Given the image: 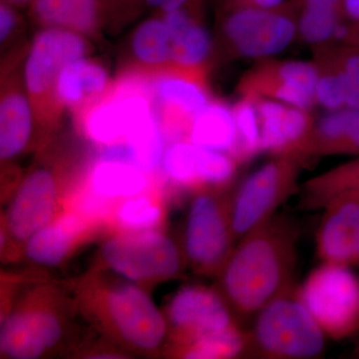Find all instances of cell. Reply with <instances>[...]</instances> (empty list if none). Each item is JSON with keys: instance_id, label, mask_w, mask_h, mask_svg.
Masks as SVG:
<instances>
[{"instance_id": "obj_1", "label": "cell", "mask_w": 359, "mask_h": 359, "mask_svg": "<svg viewBox=\"0 0 359 359\" xmlns=\"http://www.w3.org/2000/svg\"><path fill=\"white\" fill-rule=\"evenodd\" d=\"M297 238L292 221L273 216L241 238L219 271L222 294L238 320L256 318L292 289Z\"/></svg>"}, {"instance_id": "obj_2", "label": "cell", "mask_w": 359, "mask_h": 359, "mask_svg": "<svg viewBox=\"0 0 359 359\" xmlns=\"http://www.w3.org/2000/svg\"><path fill=\"white\" fill-rule=\"evenodd\" d=\"M91 39L65 28H39L27 45L22 78L36 118L39 137L44 142L60 125L65 111L56 100L59 73L67 63L90 55Z\"/></svg>"}, {"instance_id": "obj_3", "label": "cell", "mask_w": 359, "mask_h": 359, "mask_svg": "<svg viewBox=\"0 0 359 359\" xmlns=\"http://www.w3.org/2000/svg\"><path fill=\"white\" fill-rule=\"evenodd\" d=\"M155 114L147 75L122 69L105 96L72 117L80 136L101 148L125 143Z\"/></svg>"}, {"instance_id": "obj_4", "label": "cell", "mask_w": 359, "mask_h": 359, "mask_svg": "<svg viewBox=\"0 0 359 359\" xmlns=\"http://www.w3.org/2000/svg\"><path fill=\"white\" fill-rule=\"evenodd\" d=\"M255 318L248 332L247 355L308 359L325 351V334L294 289L269 302Z\"/></svg>"}, {"instance_id": "obj_5", "label": "cell", "mask_w": 359, "mask_h": 359, "mask_svg": "<svg viewBox=\"0 0 359 359\" xmlns=\"http://www.w3.org/2000/svg\"><path fill=\"white\" fill-rule=\"evenodd\" d=\"M301 301L330 339L359 334V276L353 268L323 263L297 290Z\"/></svg>"}, {"instance_id": "obj_6", "label": "cell", "mask_w": 359, "mask_h": 359, "mask_svg": "<svg viewBox=\"0 0 359 359\" xmlns=\"http://www.w3.org/2000/svg\"><path fill=\"white\" fill-rule=\"evenodd\" d=\"M295 158L278 157L250 174L231 198V223L236 238L259 228L275 216L278 208L294 192Z\"/></svg>"}, {"instance_id": "obj_7", "label": "cell", "mask_w": 359, "mask_h": 359, "mask_svg": "<svg viewBox=\"0 0 359 359\" xmlns=\"http://www.w3.org/2000/svg\"><path fill=\"white\" fill-rule=\"evenodd\" d=\"M237 240L231 223V200L199 192L187 219L185 250L189 261L201 273L221 271Z\"/></svg>"}, {"instance_id": "obj_8", "label": "cell", "mask_w": 359, "mask_h": 359, "mask_svg": "<svg viewBox=\"0 0 359 359\" xmlns=\"http://www.w3.org/2000/svg\"><path fill=\"white\" fill-rule=\"evenodd\" d=\"M102 255L110 269L131 282L168 280L182 268L178 247L158 231L116 235L104 244Z\"/></svg>"}, {"instance_id": "obj_9", "label": "cell", "mask_w": 359, "mask_h": 359, "mask_svg": "<svg viewBox=\"0 0 359 359\" xmlns=\"http://www.w3.org/2000/svg\"><path fill=\"white\" fill-rule=\"evenodd\" d=\"M294 9L287 4L271 11L254 6L223 9L222 29L243 57H271L287 49L297 34Z\"/></svg>"}, {"instance_id": "obj_10", "label": "cell", "mask_w": 359, "mask_h": 359, "mask_svg": "<svg viewBox=\"0 0 359 359\" xmlns=\"http://www.w3.org/2000/svg\"><path fill=\"white\" fill-rule=\"evenodd\" d=\"M147 76L168 144L187 140L194 116L212 100L204 71L171 66Z\"/></svg>"}, {"instance_id": "obj_11", "label": "cell", "mask_w": 359, "mask_h": 359, "mask_svg": "<svg viewBox=\"0 0 359 359\" xmlns=\"http://www.w3.org/2000/svg\"><path fill=\"white\" fill-rule=\"evenodd\" d=\"M26 49L9 53L2 63L0 96V157L15 159L39 136L36 118L22 78Z\"/></svg>"}, {"instance_id": "obj_12", "label": "cell", "mask_w": 359, "mask_h": 359, "mask_svg": "<svg viewBox=\"0 0 359 359\" xmlns=\"http://www.w3.org/2000/svg\"><path fill=\"white\" fill-rule=\"evenodd\" d=\"M237 165L230 155L178 140L168 144L160 173L174 188L204 192L230 185Z\"/></svg>"}, {"instance_id": "obj_13", "label": "cell", "mask_w": 359, "mask_h": 359, "mask_svg": "<svg viewBox=\"0 0 359 359\" xmlns=\"http://www.w3.org/2000/svg\"><path fill=\"white\" fill-rule=\"evenodd\" d=\"M168 316L178 348L241 325L223 294L202 285L179 290L170 302Z\"/></svg>"}, {"instance_id": "obj_14", "label": "cell", "mask_w": 359, "mask_h": 359, "mask_svg": "<svg viewBox=\"0 0 359 359\" xmlns=\"http://www.w3.org/2000/svg\"><path fill=\"white\" fill-rule=\"evenodd\" d=\"M108 318L129 344L152 351L162 344L167 325L150 297L133 285H119L105 295Z\"/></svg>"}, {"instance_id": "obj_15", "label": "cell", "mask_w": 359, "mask_h": 359, "mask_svg": "<svg viewBox=\"0 0 359 359\" xmlns=\"http://www.w3.org/2000/svg\"><path fill=\"white\" fill-rule=\"evenodd\" d=\"M323 209L316 254L323 263L359 266V191L334 197Z\"/></svg>"}, {"instance_id": "obj_16", "label": "cell", "mask_w": 359, "mask_h": 359, "mask_svg": "<svg viewBox=\"0 0 359 359\" xmlns=\"http://www.w3.org/2000/svg\"><path fill=\"white\" fill-rule=\"evenodd\" d=\"M59 182L53 170L35 168L20 184L6 217L11 237L26 241L50 223L58 202Z\"/></svg>"}, {"instance_id": "obj_17", "label": "cell", "mask_w": 359, "mask_h": 359, "mask_svg": "<svg viewBox=\"0 0 359 359\" xmlns=\"http://www.w3.org/2000/svg\"><path fill=\"white\" fill-rule=\"evenodd\" d=\"M155 178L132 163L93 158L79 180V196L107 212L108 203L147 192Z\"/></svg>"}, {"instance_id": "obj_18", "label": "cell", "mask_w": 359, "mask_h": 359, "mask_svg": "<svg viewBox=\"0 0 359 359\" xmlns=\"http://www.w3.org/2000/svg\"><path fill=\"white\" fill-rule=\"evenodd\" d=\"M249 97L256 103L261 123L262 151L292 158L308 153L313 130L306 109L266 97Z\"/></svg>"}, {"instance_id": "obj_19", "label": "cell", "mask_w": 359, "mask_h": 359, "mask_svg": "<svg viewBox=\"0 0 359 359\" xmlns=\"http://www.w3.org/2000/svg\"><path fill=\"white\" fill-rule=\"evenodd\" d=\"M320 72L306 61H285L259 69L247 83V95L266 97L308 110L316 102Z\"/></svg>"}, {"instance_id": "obj_20", "label": "cell", "mask_w": 359, "mask_h": 359, "mask_svg": "<svg viewBox=\"0 0 359 359\" xmlns=\"http://www.w3.org/2000/svg\"><path fill=\"white\" fill-rule=\"evenodd\" d=\"M61 337L62 325L55 314L41 309H25L2 323L0 351L9 358H37L55 346Z\"/></svg>"}, {"instance_id": "obj_21", "label": "cell", "mask_w": 359, "mask_h": 359, "mask_svg": "<svg viewBox=\"0 0 359 359\" xmlns=\"http://www.w3.org/2000/svg\"><path fill=\"white\" fill-rule=\"evenodd\" d=\"M114 80L107 66L89 55L67 63L56 82V100L61 109L78 114L107 94Z\"/></svg>"}, {"instance_id": "obj_22", "label": "cell", "mask_w": 359, "mask_h": 359, "mask_svg": "<svg viewBox=\"0 0 359 359\" xmlns=\"http://www.w3.org/2000/svg\"><path fill=\"white\" fill-rule=\"evenodd\" d=\"M26 9L39 28H65L92 39L105 27L101 0H32Z\"/></svg>"}, {"instance_id": "obj_23", "label": "cell", "mask_w": 359, "mask_h": 359, "mask_svg": "<svg viewBox=\"0 0 359 359\" xmlns=\"http://www.w3.org/2000/svg\"><path fill=\"white\" fill-rule=\"evenodd\" d=\"M160 14L171 34L173 66L205 72L211 57L212 40L203 23L202 13L177 9Z\"/></svg>"}, {"instance_id": "obj_24", "label": "cell", "mask_w": 359, "mask_h": 359, "mask_svg": "<svg viewBox=\"0 0 359 359\" xmlns=\"http://www.w3.org/2000/svg\"><path fill=\"white\" fill-rule=\"evenodd\" d=\"M128 51V62L122 69L148 75L173 66L171 34L162 14L156 13L135 27Z\"/></svg>"}, {"instance_id": "obj_25", "label": "cell", "mask_w": 359, "mask_h": 359, "mask_svg": "<svg viewBox=\"0 0 359 359\" xmlns=\"http://www.w3.org/2000/svg\"><path fill=\"white\" fill-rule=\"evenodd\" d=\"M86 228V218L81 215H65L28 238L26 255L28 259L41 266H58L74 249Z\"/></svg>"}, {"instance_id": "obj_26", "label": "cell", "mask_w": 359, "mask_h": 359, "mask_svg": "<svg viewBox=\"0 0 359 359\" xmlns=\"http://www.w3.org/2000/svg\"><path fill=\"white\" fill-rule=\"evenodd\" d=\"M187 140L199 147L230 155L237 144V127L233 108L212 99L195 116L189 126Z\"/></svg>"}, {"instance_id": "obj_27", "label": "cell", "mask_w": 359, "mask_h": 359, "mask_svg": "<svg viewBox=\"0 0 359 359\" xmlns=\"http://www.w3.org/2000/svg\"><path fill=\"white\" fill-rule=\"evenodd\" d=\"M347 191H359V157L309 181L302 190L299 207L323 209L334 197Z\"/></svg>"}, {"instance_id": "obj_28", "label": "cell", "mask_w": 359, "mask_h": 359, "mask_svg": "<svg viewBox=\"0 0 359 359\" xmlns=\"http://www.w3.org/2000/svg\"><path fill=\"white\" fill-rule=\"evenodd\" d=\"M359 134V109L344 108L321 118L309 142L308 153L346 154L347 145Z\"/></svg>"}, {"instance_id": "obj_29", "label": "cell", "mask_w": 359, "mask_h": 359, "mask_svg": "<svg viewBox=\"0 0 359 359\" xmlns=\"http://www.w3.org/2000/svg\"><path fill=\"white\" fill-rule=\"evenodd\" d=\"M249 332L241 325L196 339L178 348V355L189 359H224L247 355Z\"/></svg>"}, {"instance_id": "obj_30", "label": "cell", "mask_w": 359, "mask_h": 359, "mask_svg": "<svg viewBox=\"0 0 359 359\" xmlns=\"http://www.w3.org/2000/svg\"><path fill=\"white\" fill-rule=\"evenodd\" d=\"M237 127V144L233 158L238 164L262 151L261 123L254 99L245 96L233 107Z\"/></svg>"}, {"instance_id": "obj_31", "label": "cell", "mask_w": 359, "mask_h": 359, "mask_svg": "<svg viewBox=\"0 0 359 359\" xmlns=\"http://www.w3.org/2000/svg\"><path fill=\"white\" fill-rule=\"evenodd\" d=\"M162 219V207L145 193L125 199L116 212V222L128 231L152 230Z\"/></svg>"}, {"instance_id": "obj_32", "label": "cell", "mask_w": 359, "mask_h": 359, "mask_svg": "<svg viewBox=\"0 0 359 359\" xmlns=\"http://www.w3.org/2000/svg\"><path fill=\"white\" fill-rule=\"evenodd\" d=\"M297 30L309 44H323L334 39L335 28L344 20L339 8L301 4Z\"/></svg>"}, {"instance_id": "obj_33", "label": "cell", "mask_w": 359, "mask_h": 359, "mask_svg": "<svg viewBox=\"0 0 359 359\" xmlns=\"http://www.w3.org/2000/svg\"><path fill=\"white\" fill-rule=\"evenodd\" d=\"M327 73L320 75L316 88V102L332 112L346 108V85L344 77L330 63Z\"/></svg>"}, {"instance_id": "obj_34", "label": "cell", "mask_w": 359, "mask_h": 359, "mask_svg": "<svg viewBox=\"0 0 359 359\" xmlns=\"http://www.w3.org/2000/svg\"><path fill=\"white\" fill-rule=\"evenodd\" d=\"M105 26L118 29L136 18L146 6V0H101Z\"/></svg>"}, {"instance_id": "obj_35", "label": "cell", "mask_w": 359, "mask_h": 359, "mask_svg": "<svg viewBox=\"0 0 359 359\" xmlns=\"http://www.w3.org/2000/svg\"><path fill=\"white\" fill-rule=\"evenodd\" d=\"M20 8L6 0H0V43L2 50L15 44L25 28Z\"/></svg>"}, {"instance_id": "obj_36", "label": "cell", "mask_w": 359, "mask_h": 359, "mask_svg": "<svg viewBox=\"0 0 359 359\" xmlns=\"http://www.w3.org/2000/svg\"><path fill=\"white\" fill-rule=\"evenodd\" d=\"M204 0H164L158 13H166L177 9H188L194 13H202Z\"/></svg>"}, {"instance_id": "obj_37", "label": "cell", "mask_w": 359, "mask_h": 359, "mask_svg": "<svg viewBox=\"0 0 359 359\" xmlns=\"http://www.w3.org/2000/svg\"><path fill=\"white\" fill-rule=\"evenodd\" d=\"M340 11L344 20L349 22L359 21V0H341Z\"/></svg>"}, {"instance_id": "obj_38", "label": "cell", "mask_w": 359, "mask_h": 359, "mask_svg": "<svg viewBox=\"0 0 359 359\" xmlns=\"http://www.w3.org/2000/svg\"><path fill=\"white\" fill-rule=\"evenodd\" d=\"M301 4L306 6L332 7V8L340 9L341 0H301Z\"/></svg>"}, {"instance_id": "obj_39", "label": "cell", "mask_w": 359, "mask_h": 359, "mask_svg": "<svg viewBox=\"0 0 359 359\" xmlns=\"http://www.w3.org/2000/svg\"><path fill=\"white\" fill-rule=\"evenodd\" d=\"M344 44L359 46V21H355V22H349L348 21V32H347Z\"/></svg>"}, {"instance_id": "obj_40", "label": "cell", "mask_w": 359, "mask_h": 359, "mask_svg": "<svg viewBox=\"0 0 359 359\" xmlns=\"http://www.w3.org/2000/svg\"><path fill=\"white\" fill-rule=\"evenodd\" d=\"M285 4V0H252L250 6L262 9H276Z\"/></svg>"}, {"instance_id": "obj_41", "label": "cell", "mask_w": 359, "mask_h": 359, "mask_svg": "<svg viewBox=\"0 0 359 359\" xmlns=\"http://www.w3.org/2000/svg\"><path fill=\"white\" fill-rule=\"evenodd\" d=\"M6 1L18 6V8L26 9L32 4V0H6Z\"/></svg>"}, {"instance_id": "obj_42", "label": "cell", "mask_w": 359, "mask_h": 359, "mask_svg": "<svg viewBox=\"0 0 359 359\" xmlns=\"http://www.w3.org/2000/svg\"><path fill=\"white\" fill-rule=\"evenodd\" d=\"M163 2H164V0H146V6L149 8L154 9L156 13H157V11H159L161 6H162Z\"/></svg>"}, {"instance_id": "obj_43", "label": "cell", "mask_w": 359, "mask_h": 359, "mask_svg": "<svg viewBox=\"0 0 359 359\" xmlns=\"http://www.w3.org/2000/svg\"><path fill=\"white\" fill-rule=\"evenodd\" d=\"M353 355L355 358H359V334L358 341H356L355 346H354Z\"/></svg>"}]
</instances>
